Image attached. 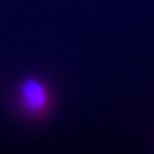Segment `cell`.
Returning <instances> with one entry per match:
<instances>
[{
    "instance_id": "obj_1",
    "label": "cell",
    "mask_w": 154,
    "mask_h": 154,
    "mask_svg": "<svg viewBox=\"0 0 154 154\" xmlns=\"http://www.w3.org/2000/svg\"><path fill=\"white\" fill-rule=\"evenodd\" d=\"M51 93L43 81L30 77L20 83L18 88V102L23 111L34 117L46 114L51 105Z\"/></svg>"
}]
</instances>
